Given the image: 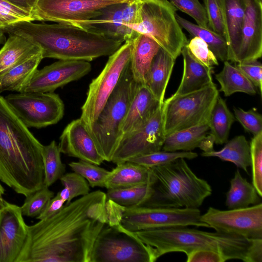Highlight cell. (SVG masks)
Segmentation results:
<instances>
[{
  "mask_svg": "<svg viewBox=\"0 0 262 262\" xmlns=\"http://www.w3.org/2000/svg\"><path fill=\"white\" fill-rule=\"evenodd\" d=\"M108 220L105 193L98 190L81 196L28 226L17 262H90L94 242Z\"/></svg>",
  "mask_w": 262,
  "mask_h": 262,
  "instance_id": "1",
  "label": "cell"
},
{
  "mask_svg": "<svg viewBox=\"0 0 262 262\" xmlns=\"http://www.w3.org/2000/svg\"><path fill=\"white\" fill-rule=\"evenodd\" d=\"M43 147L0 95V181L25 197L42 188Z\"/></svg>",
  "mask_w": 262,
  "mask_h": 262,
  "instance_id": "2",
  "label": "cell"
},
{
  "mask_svg": "<svg viewBox=\"0 0 262 262\" xmlns=\"http://www.w3.org/2000/svg\"><path fill=\"white\" fill-rule=\"evenodd\" d=\"M5 33L20 35L38 46L43 58L91 61L110 56L122 42L75 26L57 23L20 21L2 28Z\"/></svg>",
  "mask_w": 262,
  "mask_h": 262,
  "instance_id": "3",
  "label": "cell"
},
{
  "mask_svg": "<svg viewBox=\"0 0 262 262\" xmlns=\"http://www.w3.org/2000/svg\"><path fill=\"white\" fill-rule=\"evenodd\" d=\"M145 244L153 248L157 259L173 252L188 254L200 250L219 253L225 260L261 262L262 238L216 231L206 232L185 227H173L133 232Z\"/></svg>",
  "mask_w": 262,
  "mask_h": 262,
  "instance_id": "4",
  "label": "cell"
},
{
  "mask_svg": "<svg viewBox=\"0 0 262 262\" xmlns=\"http://www.w3.org/2000/svg\"><path fill=\"white\" fill-rule=\"evenodd\" d=\"M151 168L153 192L142 206L198 208L212 193L209 183L196 176L184 158Z\"/></svg>",
  "mask_w": 262,
  "mask_h": 262,
  "instance_id": "5",
  "label": "cell"
},
{
  "mask_svg": "<svg viewBox=\"0 0 262 262\" xmlns=\"http://www.w3.org/2000/svg\"><path fill=\"white\" fill-rule=\"evenodd\" d=\"M137 85L129 63L89 130L98 153L104 161H112L121 139L120 127Z\"/></svg>",
  "mask_w": 262,
  "mask_h": 262,
  "instance_id": "6",
  "label": "cell"
},
{
  "mask_svg": "<svg viewBox=\"0 0 262 262\" xmlns=\"http://www.w3.org/2000/svg\"><path fill=\"white\" fill-rule=\"evenodd\" d=\"M109 220L97 235L90 262H154L152 247L143 243L120 224L121 210L115 204L108 206Z\"/></svg>",
  "mask_w": 262,
  "mask_h": 262,
  "instance_id": "7",
  "label": "cell"
},
{
  "mask_svg": "<svg viewBox=\"0 0 262 262\" xmlns=\"http://www.w3.org/2000/svg\"><path fill=\"white\" fill-rule=\"evenodd\" d=\"M140 2V22L131 28L151 38L176 59L188 42L176 19L177 9L169 0Z\"/></svg>",
  "mask_w": 262,
  "mask_h": 262,
  "instance_id": "8",
  "label": "cell"
},
{
  "mask_svg": "<svg viewBox=\"0 0 262 262\" xmlns=\"http://www.w3.org/2000/svg\"><path fill=\"white\" fill-rule=\"evenodd\" d=\"M219 96L215 84L180 96H171L163 104L165 136L174 132L207 123Z\"/></svg>",
  "mask_w": 262,
  "mask_h": 262,
  "instance_id": "9",
  "label": "cell"
},
{
  "mask_svg": "<svg viewBox=\"0 0 262 262\" xmlns=\"http://www.w3.org/2000/svg\"><path fill=\"white\" fill-rule=\"evenodd\" d=\"M133 45V40L126 41L109 56L103 70L90 83L80 117L89 130L129 63Z\"/></svg>",
  "mask_w": 262,
  "mask_h": 262,
  "instance_id": "10",
  "label": "cell"
},
{
  "mask_svg": "<svg viewBox=\"0 0 262 262\" xmlns=\"http://www.w3.org/2000/svg\"><path fill=\"white\" fill-rule=\"evenodd\" d=\"M201 216L198 208L123 207L120 224L130 232L189 226L209 228L201 220Z\"/></svg>",
  "mask_w": 262,
  "mask_h": 262,
  "instance_id": "11",
  "label": "cell"
},
{
  "mask_svg": "<svg viewBox=\"0 0 262 262\" xmlns=\"http://www.w3.org/2000/svg\"><path fill=\"white\" fill-rule=\"evenodd\" d=\"M5 99L28 127L40 128L55 124L64 115V103L54 92L10 94Z\"/></svg>",
  "mask_w": 262,
  "mask_h": 262,
  "instance_id": "12",
  "label": "cell"
},
{
  "mask_svg": "<svg viewBox=\"0 0 262 262\" xmlns=\"http://www.w3.org/2000/svg\"><path fill=\"white\" fill-rule=\"evenodd\" d=\"M134 0H38L32 12L35 20L68 24L83 29L102 8Z\"/></svg>",
  "mask_w": 262,
  "mask_h": 262,
  "instance_id": "13",
  "label": "cell"
},
{
  "mask_svg": "<svg viewBox=\"0 0 262 262\" xmlns=\"http://www.w3.org/2000/svg\"><path fill=\"white\" fill-rule=\"evenodd\" d=\"M140 0L107 5L86 22L83 29L121 42L133 40L138 33L131 28L140 22Z\"/></svg>",
  "mask_w": 262,
  "mask_h": 262,
  "instance_id": "14",
  "label": "cell"
},
{
  "mask_svg": "<svg viewBox=\"0 0 262 262\" xmlns=\"http://www.w3.org/2000/svg\"><path fill=\"white\" fill-rule=\"evenodd\" d=\"M163 104L144 123L121 138L111 162L117 165L162 149L165 138Z\"/></svg>",
  "mask_w": 262,
  "mask_h": 262,
  "instance_id": "15",
  "label": "cell"
},
{
  "mask_svg": "<svg viewBox=\"0 0 262 262\" xmlns=\"http://www.w3.org/2000/svg\"><path fill=\"white\" fill-rule=\"evenodd\" d=\"M201 220L216 231L249 239L262 238L261 203L245 208L222 210L210 207Z\"/></svg>",
  "mask_w": 262,
  "mask_h": 262,
  "instance_id": "16",
  "label": "cell"
},
{
  "mask_svg": "<svg viewBox=\"0 0 262 262\" xmlns=\"http://www.w3.org/2000/svg\"><path fill=\"white\" fill-rule=\"evenodd\" d=\"M91 69L89 61L58 60L37 69L21 92H54L58 88L84 77Z\"/></svg>",
  "mask_w": 262,
  "mask_h": 262,
  "instance_id": "17",
  "label": "cell"
},
{
  "mask_svg": "<svg viewBox=\"0 0 262 262\" xmlns=\"http://www.w3.org/2000/svg\"><path fill=\"white\" fill-rule=\"evenodd\" d=\"M28 235L20 207L4 200L0 207V262H17Z\"/></svg>",
  "mask_w": 262,
  "mask_h": 262,
  "instance_id": "18",
  "label": "cell"
},
{
  "mask_svg": "<svg viewBox=\"0 0 262 262\" xmlns=\"http://www.w3.org/2000/svg\"><path fill=\"white\" fill-rule=\"evenodd\" d=\"M58 147L61 153L96 165H100L104 161L80 118L72 121L66 126L60 135Z\"/></svg>",
  "mask_w": 262,
  "mask_h": 262,
  "instance_id": "19",
  "label": "cell"
},
{
  "mask_svg": "<svg viewBox=\"0 0 262 262\" xmlns=\"http://www.w3.org/2000/svg\"><path fill=\"white\" fill-rule=\"evenodd\" d=\"M262 55V1L246 0L241 42L235 63L258 59Z\"/></svg>",
  "mask_w": 262,
  "mask_h": 262,
  "instance_id": "20",
  "label": "cell"
},
{
  "mask_svg": "<svg viewBox=\"0 0 262 262\" xmlns=\"http://www.w3.org/2000/svg\"><path fill=\"white\" fill-rule=\"evenodd\" d=\"M160 104L145 85L137 84L120 127L121 139L144 123L154 113Z\"/></svg>",
  "mask_w": 262,
  "mask_h": 262,
  "instance_id": "21",
  "label": "cell"
},
{
  "mask_svg": "<svg viewBox=\"0 0 262 262\" xmlns=\"http://www.w3.org/2000/svg\"><path fill=\"white\" fill-rule=\"evenodd\" d=\"M228 60L235 62L239 49L246 0H222Z\"/></svg>",
  "mask_w": 262,
  "mask_h": 262,
  "instance_id": "22",
  "label": "cell"
},
{
  "mask_svg": "<svg viewBox=\"0 0 262 262\" xmlns=\"http://www.w3.org/2000/svg\"><path fill=\"white\" fill-rule=\"evenodd\" d=\"M181 54L183 59V72L181 82L173 94L177 96L188 94L213 83V68L207 67L196 60L189 53L186 46Z\"/></svg>",
  "mask_w": 262,
  "mask_h": 262,
  "instance_id": "23",
  "label": "cell"
},
{
  "mask_svg": "<svg viewBox=\"0 0 262 262\" xmlns=\"http://www.w3.org/2000/svg\"><path fill=\"white\" fill-rule=\"evenodd\" d=\"M154 175L151 168L130 162L117 164L105 181L107 189L130 187L144 184H151Z\"/></svg>",
  "mask_w": 262,
  "mask_h": 262,
  "instance_id": "24",
  "label": "cell"
},
{
  "mask_svg": "<svg viewBox=\"0 0 262 262\" xmlns=\"http://www.w3.org/2000/svg\"><path fill=\"white\" fill-rule=\"evenodd\" d=\"M160 48L157 42L143 34L138 33L133 39L129 65L137 84L145 85L152 61Z\"/></svg>",
  "mask_w": 262,
  "mask_h": 262,
  "instance_id": "25",
  "label": "cell"
},
{
  "mask_svg": "<svg viewBox=\"0 0 262 262\" xmlns=\"http://www.w3.org/2000/svg\"><path fill=\"white\" fill-rule=\"evenodd\" d=\"M176 60L160 48L151 63L145 85L160 103L165 100L166 90Z\"/></svg>",
  "mask_w": 262,
  "mask_h": 262,
  "instance_id": "26",
  "label": "cell"
},
{
  "mask_svg": "<svg viewBox=\"0 0 262 262\" xmlns=\"http://www.w3.org/2000/svg\"><path fill=\"white\" fill-rule=\"evenodd\" d=\"M41 53V48L25 37L10 34L0 50V74Z\"/></svg>",
  "mask_w": 262,
  "mask_h": 262,
  "instance_id": "27",
  "label": "cell"
},
{
  "mask_svg": "<svg viewBox=\"0 0 262 262\" xmlns=\"http://www.w3.org/2000/svg\"><path fill=\"white\" fill-rule=\"evenodd\" d=\"M42 59L41 53L1 74L0 93L4 91L21 92L37 70Z\"/></svg>",
  "mask_w": 262,
  "mask_h": 262,
  "instance_id": "28",
  "label": "cell"
},
{
  "mask_svg": "<svg viewBox=\"0 0 262 262\" xmlns=\"http://www.w3.org/2000/svg\"><path fill=\"white\" fill-rule=\"evenodd\" d=\"M230 183L225 202L229 209L245 208L261 202V197L254 186L242 177L238 169Z\"/></svg>",
  "mask_w": 262,
  "mask_h": 262,
  "instance_id": "29",
  "label": "cell"
},
{
  "mask_svg": "<svg viewBox=\"0 0 262 262\" xmlns=\"http://www.w3.org/2000/svg\"><path fill=\"white\" fill-rule=\"evenodd\" d=\"M201 156L217 157L222 161L232 162L247 173H248V167L251 165L250 143L243 135L237 136L228 140L220 150L203 152Z\"/></svg>",
  "mask_w": 262,
  "mask_h": 262,
  "instance_id": "30",
  "label": "cell"
},
{
  "mask_svg": "<svg viewBox=\"0 0 262 262\" xmlns=\"http://www.w3.org/2000/svg\"><path fill=\"white\" fill-rule=\"evenodd\" d=\"M224 62L222 70L215 75L220 85L219 91L222 92L226 97L237 92L251 95L256 94V88L235 66L229 61Z\"/></svg>",
  "mask_w": 262,
  "mask_h": 262,
  "instance_id": "31",
  "label": "cell"
},
{
  "mask_svg": "<svg viewBox=\"0 0 262 262\" xmlns=\"http://www.w3.org/2000/svg\"><path fill=\"white\" fill-rule=\"evenodd\" d=\"M207 123L177 130L165 136L161 150L190 151L198 147L209 130Z\"/></svg>",
  "mask_w": 262,
  "mask_h": 262,
  "instance_id": "32",
  "label": "cell"
},
{
  "mask_svg": "<svg viewBox=\"0 0 262 262\" xmlns=\"http://www.w3.org/2000/svg\"><path fill=\"white\" fill-rule=\"evenodd\" d=\"M234 121V115L228 108L225 101L219 95L207 121L210 134L214 138L215 144H223L228 141Z\"/></svg>",
  "mask_w": 262,
  "mask_h": 262,
  "instance_id": "33",
  "label": "cell"
},
{
  "mask_svg": "<svg viewBox=\"0 0 262 262\" xmlns=\"http://www.w3.org/2000/svg\"><path fill=\"white\" fill-rule=\"evenodd\" d=\"M176 19L181 28L192 36L198 37L205 41L218 60H228V45L224 36L209 28L193 24L176 13Z\"/></svg>",
  "mask_w": 262,
  "mask_h": 262,
  "instance_id": "34",
  "label": "cell"
},
{
  "mask_svg": "<svg viewBox=\"0 0 262 262\" xmlns=\"http://www.w3.org/2000/svg\"><path fill=\"white\" fill-rule=\"evenodd\" d=\"M153 192L151 184L140 185L130 187L108 189L106 200L125 207L142 206L150 198Z\"/></svg>",
  "mask_w": 262,
  "mask_h": 262,
  "instance_id": "35",
  "label": "cell"
},
{
  "mask_svg": "<svg viewBox=\"0 0 262 262\" xmlns=\"http://www.w3.org/2000/svg\"><path fill=\"white\" fill-rule=\"evenodd\" d=\"M60 151L55 141L43 145L42 160L44 168V185L48 187L65 173L66 167L61 161Z\"/></svg>",
  "mask_w": 262,
  "mask_h": 262,
  "instance_id": "36",
  "label": "cell"
},
{
  "mask_svg": "<svg viewBox=\"0 0 262 262\" xmlns=\"http://www.w3.org/2000/svg\"><path fill=\"white\" fill-rule=\"evenodd\" d=\"M197 157V153L192 151H168L160 150L132 158L126 162H130L148 168H152L167 164L179 158L191 160Z\"/></svg>",
  "mask_w": 262,
  "mask_h": 262,
  "instance_id": "37",
  "label": "cell"
},
{
  "mask_svg": "<svg viewBox=\"0 0 262 262\" xmlns=\"http://www.w3.org/2000/svg\"><path fill=\"white\" fill-rule=\"evenodd\" d=\"M59 180L63 188L57 194L66 202V204H69L77 196L85 195L90 193V185L88 181L74 171L64 173Z\"/></svg>",
  "mask_w": 262,
  "mask_h": 262,
  "instance_id": "38",
  "label": "cell"
},
{
  "mask_svg": "<svg viewBox=\"0 0 262 262\" xmlns=\"http://www.w3.org/2000/svg\"><path fill=\"white\" fill-rule=\"evenodd\" d=\"M71 169L83 177L92 187H104L105 181L110 173L103 168L88 162L79 160L69 164Z\"/></svg>",
  "mask_w": 262,
  "mask_h": 262,
  "instance_id": "39",
  "label": "cell"
},
{
  "mask_svg": "<svg viewBox=\"0 0 262 262\" xmlns=\"http://www.w3.org/2000/svg\"><path fill=\"white\" fill-rule=\"evenodd\" d=\"M54 196V193L44 185L26 197L24 204L20 207L23 215L30 217H37Z\"/></svg>",
  "mask_w": 262,
  "mask_h": 262,
  "instance_id": "40",
  "label": "cell"
},
{
  "mask_svg": "<svg viewBox=\"0 0 262 262\" xmlns=\"http://www.w3.org/2000/svg\"><path fill=\"white\" fill-rule=\"evenodd\" d=\"M252 185L262 196V133L253 136L250 143Z\"/></svg>",
  "mask_w": 262,
  "mask_h": 262,
  "instance_id": "41",
  "label": "cell"
},
{
  "mask_svg": "<svg viewBox=\"0 0 262 262\" xmlns=\"http://www.w3.org/2000/svg\"><path fill=\"white\" fill-rule=\"evenodd\" d=\"M35 20L31 13L20 9L5 0H0V28L15 23Z\"/></svg>",
  "mask_w": 262,
  "mask_h": 262,
  "instance_id": "42",
  "label": "cell"
},
{
  "mask_svg": "<svg viewBox=\"0 0 262 262\" xmlns=\"http://www.w3.org/2000/svg\"><path fill=\"white\" fill-rule=\"evenodd\" d=\"M190 55L198 62L209 68L219 65L218 59L207 44L198 37H193L186 45Z\"/></svg>",
  "mask_w": 262,
  "mask_h": 262,
  "instance_id": "43",
  "label": "cell"
},
{
  "mask_svg": "<svg viewBox=\"0 0 262 262\" xmlns=\"http://www.w3.org/2000/svg\"><path fill=\"white\" fill-rule=\"evenodd\" d=\"M177 9L193 18L197 25L208 28L205 8L199 0H169Z\"/></svg>",
  "mask_w": 262,
  "mask_h": 262,
  "instance_id": "44",
  "label": "cell"
},
{
  "mask_svg": "<svg viewBox=\"0 0 262 262\" xmlns=\"http://www.w3.org/2000/svg\"><path fill=\"white\" fill-rule=\"evenodd\" d=\"M203 1L208 18V28L225 37L222 0Z\"/></svg>",
  "mask_w": 262,
  "mask_h": 262,
  "instance_id": "45",
  "label": "cell"
},
{
  "mask_svg": "<svg viewBox=\"0 0 262 262\" xmlns=\"http://www.w3.org/2000/svg\"><path fill=\"white\" fill-rule=\"evenodd\" d=\"M235 118L244 128L253 136L262 133V116L254 108L245 111L241 108L234 109Z\"/></svg>",
  "mask_w": 262,
  "mask_h": 262,
  "instance_id": "46",
  "label": "cell"
},
{
  "mask_svg": "<svg viewBox=\"0 0 262 262\" xmlns=\"http://www.w3.org/2000/svg\"><path fill=\"white\" fill-rule=\"evenodd\" d=\"M235 67L238 68L259 90L262 91V65L258 59L236 63Z\"/></svg>",
  "mask_w": 262,
  "mask_h": 262,
  "instance_id": "47",
  "label": "cell"
},
{
  "mask_svg": "<svg viewBox=\"0 0 262 262\" xmlns=\"http://www.w3.org/2000/svg\"><path fill=\"white\" fill-rule=\"evenodd\" d=\"M187 255V262H224L223 256L219 253L208 250H196Z\"/></svg>",
  "mask_w": 262,
  "mask_h": 262,
  "instance_id": "48",
  "label": "cell"
},
{
  "mask_svg": "<svg viewBox=\"0 0 262 262\" xmlns=\"http://www.w3.org/2000/svg\"><path fill=\"white\" fill-rule=\"evenodd\" d=\"M65 204L66 202L57 193L49 200L42 211L36 218L39 220L50 218L58 213Z\"/></svg>",
  "mask_w": 262,
  "mask_h": 262,
  "instance_id": "49",
  "label": "cell"
},
{
  "mask_svg": "<svg viewBox=\"0 0 262 262\" xmlns=\"http://www.w3.org/2000/svg\"><path fill=\"white\" fill-rule=\"evenodd\" d=\"M8 3L26 11L32 12L38 0H5Z\"/></svg>",
  "mask_w": 262,
  "mask_h": 262,
  "instance_id": "50",
  "label": "cell"
},
{
  "mask_svg": "<svg viewBox=\"0 0 262 262\" xmlns=\"http://www.w3.org/2000/svg\"><path fill=\"white\" fill-rule=\"evenodd\" d=\"M214 139L213 136L209 134L207 135L200 142L198 147L203 151L207 152L213 150V145Z\"/></svg>",
  "mask_w": 262,
  "mask_h": 262,
  "instance_id": "51",
  "label": "cell"
},
{
  "mask_svg": "<svg viewBox=\"0 0 262 262\" xmlns=\"http://www.w3.org/2000/svg\"><path fill=\"white\" fill-rule=\"evenodd\" d=\"M5 192V190L0 182V207L3 205L5 200L3 197Z\"/></svg>",
  "mask_w": 262,
  "mask_h": 262,
  "instance_id": "52",
  "label": "cell"
},
{
  "mask_svg": "<svg viewBox=\"0 0 262 262\" xmlns=\"http://www.w3.org/2000/svg\"><path fill=\"white\" fill-rule=\"evenodd\" d=\"M6 36L5 35V32L0 28V45L4 44L6 42Z\"/></svg>",
  "mask_w": 262,
  "mask_h": 262,
  "instance_id": "53",
  "label": "cell"
},
{
  "mask_svg": "<svg viewBox=\"0 0 262 262\" xmlns=\"http://www.w3.org/2000/svg\"><path fill=\"white\" fill-rule=\"evenodd\" d=\"M260 1H262V0H260Z\"/></svg>",
  "mask_w": 262,
  "mask_h": 262,
  "instance_id": "54",
  "label": "cell"
}]
</instances>
